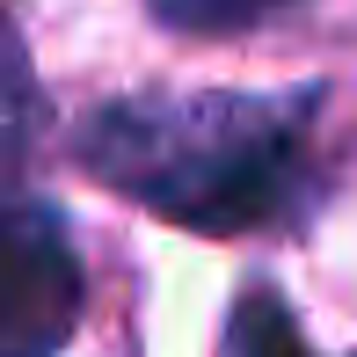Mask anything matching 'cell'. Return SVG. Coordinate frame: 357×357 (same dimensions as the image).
Returning a JSON list of instances; mask_svg holds the SVG:
<instances>
[{"label":"cell","mask_w":357,"mask_h":357,"mask_svg":"<svg viewBox=\"0 0 357 357\" xmlns=\"http://www.w3.org/2000/svg\"><path fill=\"white\" fill-rule=\"evenodd\" d=\"M328 80L306 88H146L95 102L73 132L80 168L139 212L204 241L299 234L328 204Z\"/></svg>","instance_id":"6da1fadb"},{"label":"cell","mask_w":357,"mask_h":357,"mask_svg":"<svg viewBox=\"0 0 357 357\" xmlns=\"http://www.w3.org/2000/svg\"><path fill=\"white\" fill-rule=\"evenodd\" d=\"M226 357H321V350L306 343V328H299L284 291L270 278H248L234 314H226Z\"/></svg>","instance_id":"3957f363"},{"label":"cell","mask_w":357,"mask_h":357,"mask_svg":"<svg viewBox=\"0 0 357 357\" xmlns=\"http://www.w3.org/2000/svg\"><path fill=\"white\" fill-rule=\"evenodd\" d=\"M88 314V270L59 204L0 183V357H59Z\"/></svg>","instance_id":"7a4b0ae2"},{"label":"cell","mask_w":357,"mask_h":357,"mask_svg":"<svg viewBox=\"0 0 357 357\" xmlns=\"http://www.w3.org/2000/svg\"><path fill=\"white\" fill-rule=\"evenodd\" d=\"M291 8L299 0H153V22L175 37H248Z\"/></svg>","instance_id":"277c9868"},{"label":"cell","mask_w":357,"mask_h":357,"mask_svg":"<svg viewBox=\"0 0 357 357\" xmlns=\"http://www.w3.org/2000/svg\"><path fill=\"white\" fill-rule=\"evenodd\" d=\"M29 117H37V80H29L22 37H15V29H8V15H0V160H15V153H22Z\"/></svg>","instance_id":"5b68a950"}]
</instances>
